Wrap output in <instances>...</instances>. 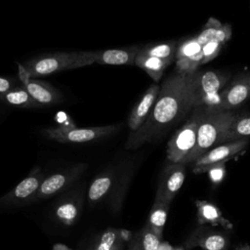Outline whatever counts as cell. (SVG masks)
<instances>
[{
    "label": "cell",
    "instance_id": "7c38bea8",
    "mask_svg": "<svg viewBox=\"0 0 250 250\" xmlns=\"http://www.w3.org/2000/svg\"><path fill=\"white\" fill-rule=\"evenodd\" d=\"M175 63V70L186 73L195 72L202 65V47L195 35L178 42Z\"/></svg>",
    "mask_w": 250,
    "mask_h": 250
},
{
    "label": "cell",
    "instance_id": "e0dca14e",
    "mask_svg": "<svg viewBox=\"0 0 250 250\" xmlns=\"http://www.w3.org/2000/svg\"><path fill=\"white\" fill-rule=\"evenodd\" d=\"M141 46L132 45L123 48L96 51L95 63L106 65H134Z\"/></svg>",
    "mask_w": 250,
    "mask_h": 250
},
{
    "label": "cell",
    "instance_id": "ac0fdd59",
    "mask_svg": "<svg viewBox=\"0 0 250 250\" xmlns=\"http://www.w3.org/2000/svg\"><path fill=\"white\" fill-rule=\"evenodd\" d=\"M229 74H222L215 71H201L199 87L203 104L213 106L218 94L229 83Z\"/></svg>",
    "mask_w": 250,
    "mask_h": 250
},
{
    "label": "cell",
    "instance_id": "d4e9b609",
    "mask_svg": "<svg viewBox=\"0 0 250 250\" xmlns=\"http://www.w3.org/2000/svg\"><path fill=\"white\" fill-rule=\"evenodd\" d=\"M250 137V112L235 113L225 138V143L249 139Z\"/></svg>",
    "mask_w": 250,
    "mask_h": 250
},
{
    "label": "cell",
    "instance_id": "7a4b0ae2",
    "mask_svg": "<svg viewBox=\"0 0 250 250\" xmlns=\"http://www.w3.org/2000/svg\"><path fill=\"white\" fill-rule=\"evenodd\" d=\"M234 115L235 112L232 110H220L205 105L197 131L195 147L185 160L184 164L187 166L192 164L211 148L224 144Z\"/></svg>",
    "mask_w": 250,
    "mask_h": 250
},
{
    "label": "cell",
    "instance_id": "5b68a950",
    "mask_svg": "<svg viewBox=\"0 0 250 250\" xmlns=\"http://www.w3.org/2000/svg\"><path fill=\"white\" fill-rule=\"evenodd\" d=\"M120 124L76 128L71 126H59L42 130L44 138L61 144H83L102 140L116 134Z\"/></svg>",
    "mask_w": 250,
    "mask_h": 250
},
{
    "label": "cell",
    "instance_id": "83f0119b",
    "mask_svg": "<svg viewBox=\"0 0 250 250\" xmlns=\"http://www.w3.org/2000/svg\"><path fill=\"white\" fill-rule=\"evenodd\" d=\"M16 86H17V84L14 79L0 76V95L10 91L11 89L15 88Z\"/></svg>",
    "mask_w": 250,
    "mask_h": 250
},
{
    "label": "cell",
    "instance_id": "3957f363",
    "mask_svg": "<svg viewBox=\"0 0 250 250\" xmlns=\"http://www.w3.org/2000/svg\"><path fill=\"white\" fill-rule=\"evenodd\" d=\"M95 56L96 51L58 52L34 57L21 64L29 77L36 78L91 65L95 63Z\"/></svg>",
    "mask_w": 250,
    "mask_h": 250
},
{
    "label": "cell",
    "instance_id": "d6986e66",
    "mask_svg": "<svg viewBox=\"0 0 250 250\" xmlns=\"http://www.w3.org/2000/svg\"><path fill=\"white\" fill-rule=\"evenodd\" d=\"M196 216L198 226L211 225L213 227H222L227 230L233 229V224L224 217L221 209L213 202L208 200H195Z\"/></svg>",
    "mask_w": 250,
    "mask_h": 250
},
{
    "label": "cell",
    "instance_id": "4316f807",
    "mask_svg": "<svg viewBox=\"0 0 250 250\" xmlns=\"http://www.w3.org/2000/svg\"><path fill=\"white\" fill-rule=\"evenodd\" d=\"M227 162H222L216 165H213L207 170L208 178L211 181L212 184L214 185H219L223 182V180L226 177L227 174V167H226Z\"/></svg>",
    "mask_w": 250,
    "mask_h": 250
},
{
    "label": "cell",
    "instance_id": "cb8c5ba5",
    "mask_svg": "<svg viewBox=\"0 0 250 250\" xmlns=\"http://www.w3.org/2000/svg\"><path fill=\"white\" fill-rule=\"evenodd\" d=\"M0 101L10 104L12 106H17L21 108H37L41 105L29 95L26 89L21 86H16L10 91L0 95Z\"/></svg>",
    "mask_w": 250,
    "mask_h": 250
},
{
    "label": "cell",
    "instance_id": "9c48e42d",
    "mask_svg": "<svg viewBox=\"0 0 250 250\" xmlns=\"http://www.w3.org/2000/svg\"><path fill=\"white\" fill-rule=\"evenodd\" d=\"M250 98V73L237 76L218 94L212 107L220 110H232Z\"/></svg>",
    "mask_w": 250,
    "mask_h": 250
},
{
    "label": "cell",
    "instance_id": "603a6c76",
    "mask_svg": "<svg viewBox=\"0 0 250 250\" xmlns=\"http://www.w3.org/2000/svg\"><path fill=\"white\" fill-rule=\"evenodd\" d=\"M161 237L145 225L133 233L128 242V250H159Z\"/></svg>",
    "mask_w": 250,
    "mask_h": 250
},
{
    "label": "cell",
    "instance_id": "6da1fadb",
    "mask_svg": "<svg viewBox=\"0 0 250 250\" xmlns=\"http://www.w3.org/2000/svg\"><path fill=\"white\" fill-rule=\"evenodd\" d=\"M200 74L199 70L190 73L174 70L166 77L150 114L138 130L130 132L125 148L133 150L160 141L196 106L204 105L199 87Z\"/></svg>",
    "mask_w": 250,
    "mask_h": 250
},
{
    "label": "cell",
    "instance_id": "f546056e",
    "mask_svg": "<svg viewBox=\"0 0 250 250\" xmlns=\"http://www.w3.org/2000/svg\"><path fill=\"white\" fill-rule=\"evenodd\" d=\"M235 250H250V245L245 243V244H241L238 247L235 248Z\"/></svg>",
    "mask_w": 250,
    "mask_h": 250
},
{
    "label": "cell",
    "instance_id": "8fae6325",
    "mask_svg": "<svg viewBox=\"0 0 250 250\" xmlns=\"http://www.w3.org/2000/svg\"><path fill=\"white\" fill-rule=\"evenodd\" d=\"M18 70L19 78L22 86L41 106L58 104L63 101L62 94L53 85L29 77L21 63H18Z\"/></svg>",
    "mask_w": 250,
    "mask_h": 250
},
{
    "label": "cell",
    "instance_id": "ffe728a7",
    "mask_svg": "<svg viewBox=\"0 0 250 250\" xmlns=\"http://www.w3.org/2000/svg\"><path fill=\"white\" fill-rule=\"evenodd\" d=\"M132 231L114 228L106 229L100 236L92 250H122L125 242H129Z\"/></svg>",
    "mask_w": 250,
    "mask_h": 250
},
{
    "label": "cell",
    "instance_id": "52a82bcc",
    "mask_svg": "<svg viewBox=\"0 0 250 250\" xmlns=\"http://www.w3.org/2000/svg\"><path fill=\"white\" fill-rule=\"evenodd\" d=\"M88 167L89 165L87 163H75L62 170L46 176L34 197L33 202L50 198L65 190L82 176Z\"/></svg>",
    "mask_w": 250,
    "mask_h": 250
},
{
    "label": "cell",
    "instance_id": "5bb4252c",
    "mask_svg": "<svg viewBox=\"0 0 250 250\" xmlns=\"http://www.w3.org/2000/svg\"><path fill=\"white\" fill-rule=\"evenodd\" d=\"M118 173L116 167H108L93 180L87 191V201L89 206L93 207L100 204L111 194L119 182Z\"/></svg>",
    "mask_w": 250,
    "mask_h": 250
},
{
    "label": "cell",
    "instance_id": "9a60e30c",
    "mask_svg": "<svg viewBox=\"0 0 250 250\" xmlns=\"http://www.w3.org/2000/svg\"><path fill=\"white\" fill-rule=\"evenodd\" d=\"M160 86L157 83L151 84L142 95L127 118L130 132L138 130L147 119L159 95Z\"/></svg>",
    "mask_w": 250,
    "mask_h": 250
},
{
    "label": "cell",
    "instance_id": "f1b7e54d",
    "mask_svg": "<svg viewBox=\"0 0 250 250\" xmlns=\"http://www.w3.org/2000/svg\"><path fill=\"white\" fill-rule=\"evenodd\" d=\"M53 250H71L68 246L62 243H56L53 246Z\"/></svg>",
    "mask_w": 250,
    "mask_h": 250
},
{
    "label": "cell",
    "instance_id": "8992f818",
    "mask_svg": "<svg viewBox=\"0 0 250 250\" xmlns=\"http://www.w3.org/2000/svg\"><path fill=\"white\" fill-rule=\"evenodd\" d=\"M45 178V172L39 166H35L25 178L0 197V207L15 208L33 203Z\"/></svg>",
    "mask_w": 250,
    "mask_h": 250
},
{
    "label": "cell",
    "instance_id": "277c9868",
    "mask_svg": "<svg viewBox=\"0 0 250 250\" xmlns=\"http://www.w3.org/2000/svg\"><path fill=\"white\" fill-rule=\"evenodd\" d=\"M205 105L196 106L184 124L172 135L167 143L166 158L172 163H184L194 149L197 131Z\"/></svg>",
    "mask_w": 250,
    "mask_h": 250
},
{
    "label": "cell",
    "instance_id": "30bf717a",
    "mask_svg": "<svg viewBox=\"0 0 250 250\" xmlns=\"http://www.w3.org/2000/svg\"><path fill=\"white\" fill-rule=\"evenodd\" d=\"M186 174L187 165L168 161L160 173L155 196L172 203L185 182Z\"/></svg>",
    "mask_w": 250,
    "mask_h": 250
},
{
    "label": "cell",
    "instance_id": "2e32d148",
    "mask_svg": "<svg viewBox=\"0 0 250 250\" xmlns=\"http://www.w3.org/2000/svg\"><path fill=\"white\" fill-rule=\"evenodd\" d=\"M84 193L81 190H76L62 200L54 208L56 219L64 226L74 225L81 215L83 209Z\"/></svg>",
    "mask_w": 250,
    "mask_h": 250
},
{
    "label": "cell",
    "instance_id": "44dd1931",
    "mask_svg": "<svg viewBox=\"0 0 250 250\" xmlns=\"http://www.w3.org/2000/svg\"><path fill=\"white\" fill-rule=\"evenodd\" d=\"M173 62L167 60H163L157 57L147 56L141 52L138 53L135 65L143 69L148 76L155 82H159L163 76L164 71L172 64Z\"/></svg>",
    "mask_w": 250,
    "mask_h": 250
},
{
    "label": "cell",
    "instance_id": "4fadbf2b",
    "mask_svg": "<svg viewBox=\"0 0 250 250\" xmlns=\"http://www.w3.org/2000/svg\"><path fill=\"white\" fill-rule=\"evenodd\" d=\"M229 246V236L227 232L198 226L186 240L188 249L200 248L202 250H227Z\"/></svg>",
    "mask_w": 250,
    "mask_h": 250
},
{
    "label": "cell",
    "instance_id": "484cf974",
    "mask_svg": "<svg viewBox=\"0 0 250 250\" xmlns=\"http://www.w3.org/2000/svg\"><path fill=\"white\" fill-rule=\"evenodd\" d=\"M178 42L175 40L157 42V43H149L143 47H141L140 52L152 57H157L163 60L170 61L172 62H175L176 51H177Z\"/></svg>",
    "mask_w": 250,
    "mask_h": 250
},
{
    "label": "cell",
    "instance_id": "7402d4cb",
    "mask_svg": "<svg viewBox=\"0 0 250 250\" xmlns=\"http://www.w3.org/2000/svg\"><path fill=\"white\" fill-rule=\"evenodd\" d=\"M170 205V202L155 196L146 223V225L161 238L166 225Z\"/></svg>",
    "mask_w": 250,
    "mask_h": 250
},
{
    "label": "cell",
    "instance_id": "ba28073f",
    "mask_svg": "<svg viewBox=\"0 0 250 250\" xmlns=\"http://www.w3.org/2000/svg\"><path fill=\"white\" fill-rule=\"evenodd\" d=\"M248 145L249 139H241L221 144L205 152L192 164H190L192 172L194 174L206 173L207 170L213 165L228 162L229 160L234 158L236 155L241 153L248 146Z\"/></svg>",
    "mask_w": 250,
    "mask_h": 250
}]
</instances>
